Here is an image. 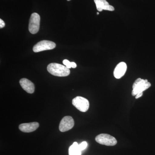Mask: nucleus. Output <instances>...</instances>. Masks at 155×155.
Segmentation results:
<instances>
[{
    "label": "nucleus",
    "mask_w": 155,
    "mask_h": 155,
    "mask_svg": "<svg viewBox=\"0 0 155 155\" xmlns=\"http://www.w3.org/2000/svg\"><path fill=\"white\" fill-rule=\"evenodd\" d=\"M47 69L51 75L59 77L68 76L70 73V70L66 66L57 63H51L49 64Z\"/></svg>",
    "instance_id": "1"
},
{
    "label": "nucleus",
    "mask_w": 155,
    "mask_h": 155,
    "mask_svg": "<svg viewBox=\"0 0 155 155\" xmlns=\"http://www.w3.org/2000/svg\"><path fill=\"white\" fill-rule=\"evenodd\" d=\"M151 85L150 83L148 82L147 79L144 80L140 78H137L134 81L132 86V95L135 96L138 93L143 92L150 87Z\"/></svg>",
    "instance_id": "2"
},
{
    "label": "nucleus",
    "mask_w": 155,
    "mask_h": 155,
    "mask_svg": "<svg viewBox=\"0 0 155 155\" xmlns=\"http://www.w3.org/2000/svg\"><path fill=\"white\" fill-rule=\"evenodd\" d=\"M96 141L98 143L107 146H114L117 144V140L114 137L107 134H101L97 136Z\"/></svg>",
    "instance_id": "3"
},
{
    "label": "nucleus",
    "mask_w": 155,
    "mask_h": 155,
    "mask_svg": "<svg viewBox=\"0 0 155 155\" xmlns=\"http://www.w3.org/2000/svg\"><path fill=\"white\" fill-rule=\"evenodd\" d=\"M72 105L81 112H86L89 108L88 100L82 97L77 96L72 101Z\"/></svg>",
    "instance_id": "4"
},
{
    "label": "nucleus",
    "mask_w": 155,
    "mask_h": 155,
    "mask_svg": "<svg viewBox=\"0 0 155 155\" xmlns=\"http://www.w3.org/2000/svg\"><path fill=\"white\" fill-rule=\"evenodd\" d=\"M40 17L38 14L34 13L31 16L29 19L28 30L31 33L35 34L39 30Z\"/></svg>",
    "instance_id": "5"
},
{
    "label": "nucleus",
    "mask_w": 155,
    "mask_h": 155,
    "mask_svg": "<svg viewBox=\"0 0 155 155\" xmlns=\"http://www.w3.org/2000/svg\"><path fill=\"white\" fill-rule=\"evenodd\" d=\"M56 45L54 42L48 40L41 41L39 42L33 47V51L37 53L42 51L53 49L56 47Z\"/></svg>",
    "instance_id": "6"
},
{
    "label": "nucleus",
    "mask_w": 155,
    "mask_h": 155,
    "mask_svg": "<svg viewBox=\"0 0 155 155\" xmlns=\"http://www.w3.org/2000/svg\"><path fill=\"white\" fill-rule=\"evenodd\" d=\"M74 119L71 116H66L61 120L59 125V130L61 132H66L72 129L74 126Z\"/></svg>",
    "instance_id": "7"
},
{
    "label": "nucleus",
    "mask_w": 155,
    "mask_h": 155,
    "mask_svg": "<svg viewBox=\"0 0 155 155\" xmlns=\"http://www.w3.org/2000/svg\"><path fill=\"white\" fill-rule=\"evenodd\" d=\"M39 126V124L37 122H30L28 123H22L19 126V130L22 132L29 133L33 132Z\"/></svg>",
    "instance_id": "8"
},
{
    "label": "nucleus",
    "mask_w": 155,
    "mask_h": 155,
    "mask_svg": "<svg viewBox=\"0 0 155 155\" xmlns=\"http://www.w3.org/2000/svg\"><path fill=\"white\" fill-rule=\"evenodd\" d=\"M127 66L125 62H121L117 65L114 71V76L117 79H119L125 75Z\"/></svg>",
    "instance_id": "9"
},
{
    "label": "nucleus",
    "mask_w": 155,
    "mask_h": 155,
    "mask_svg": "<svg viewBox=\"0 0 155 155\" xmlns=\"http://www.w3.org/2000/svg\"><path fill=\"white\" fill-rule=\"evenodd\" d=\"M98 11L101 12L103 10L113 11L115 8L113 6L109 5L106 0H94Z\"/></svg>",
    "instance_id": "10"
},
{
    "label": "nucleus",
    "mask_w": 155,
    "mask_h": 155,
    "mask_svg": "<svg viewBox=\"0 0 155 155\" xmlns=\"http://www.w3.org/2000/svg\"><path fill=\"white\" fill-rule=\"evenodd\" d=\"M19 83L23 89L28 93L32 94L34 92V84L30 80L27 78H22L19 81Z\"/></svg>",
    "instance_id": "11"
},
{
    "label": "nucleus",
    "mask_w": 155,
    "mask_h": 155,
    "mask_svg": "<svg viewBox=\"0 0 155 155\" xmlns=\"http://www.w3.org/2000/svg\"><path fill=\"white\" fill-rule=\"evenodd\" d=\"M69 155H81V151L78 147V143L75 142L69 147Z\"/></svg>",
    "instance_id": "12"
},
{
    "label": "nucleus",
    "mask_w": 155,
    "mask_h": 155,
    "mask_svg": "<svg viewBox=\"0 0 155 155\" xmlns=\"http://www.w3.org/2000/svg\"><path fill=\"white\" fill-rule=\"evenodd\" d=\"M87 146V143L86 141L82 142L80 144H78V147L82 151L83 150H85Z\"/></svg>",
    "instance_id": "13"
},
{
    "label": "nucleus",
    "mask_w": 155,
    "mask_h": 155,
    "mask_svg": "<svg viewBox=\"0 0 155 155\" xmlns=\"http://www.w3.org/2000/svg\"><path fill=\"white\" fill-rule=\"evenodd\" d=\"M63 64L68 69H69L72 68V67H71V62H70L68 60H66H66H64L63 61Z\"/></svg>",
    "instance_id": "14"
},
{
    "label": "nucleus",
    "mask_w": 155,
    "mask_h": 155,
    "mask_svg": "<svg viewBox=\"0 0 155 155\" xmlns=\"http://www.w3.org/2000/svg\"><path fill=\"white\" fill-rule=\"evenodd\" d=\"M5 25V22L3 21L2 19H0V28H4Z\"/></svg>",
    "instance_id": "15"
},
{
    "label": "nucleus",
    "mask_w": 155,
    "mask_h": 155,
    "mask_svg": "<svg viewBox=\"0 0 155 155\" xmlns=\"http://www.w3.org/2000/svg\"><path fill=\"white\" fill-rule=\"evenodd\" d=\"M143 92L138 93L135 96V98L138 99L140 97H142V96L143 95Z\"/></svg>",
    "instance_id": "16"
},
{
    "label": "nucleus",
    "mask_w": 155,
    "mask_h": 155,
    "mask_svg": "<svg viewBox=\"0 0 155 155\" xmlns=\"http://www.w3.org/2000/svg\"><path fill=\"white\" fill-rule=\"evenodd\" d=\"M77 67V65L74 62H71V67L72 68H75Z\"/></svg>",
    "instance_id": "17"
},
{
    "label": "nucleus",
    "mask_w": 155,
    "mask_h": 155,
    "mask_svg": "<svg viewBox=\"0 0 155 155\" xmlns=\"http://www.w3.org/2000/svg\"><path fill=\"white\" fill-rule=\"evenodd\" d=\"M97 15H99V13H97Z\"/></svg>",
    "instance_id": "18"
},
{
    "label": "nucleus",
    "mask_w": 155,
    "mask_h": 155,
    "mask_svg": "<svg viewBox=\"0 0 155 155\" xmlns=\"http://www.w3.org/2000/svg\"><path fill=\"white\" fill-rule=\"evenodd\" d=\"M67 1H71V0H67Z\"/></svg>",
    "instance_id": "19"
}]
</instances>
